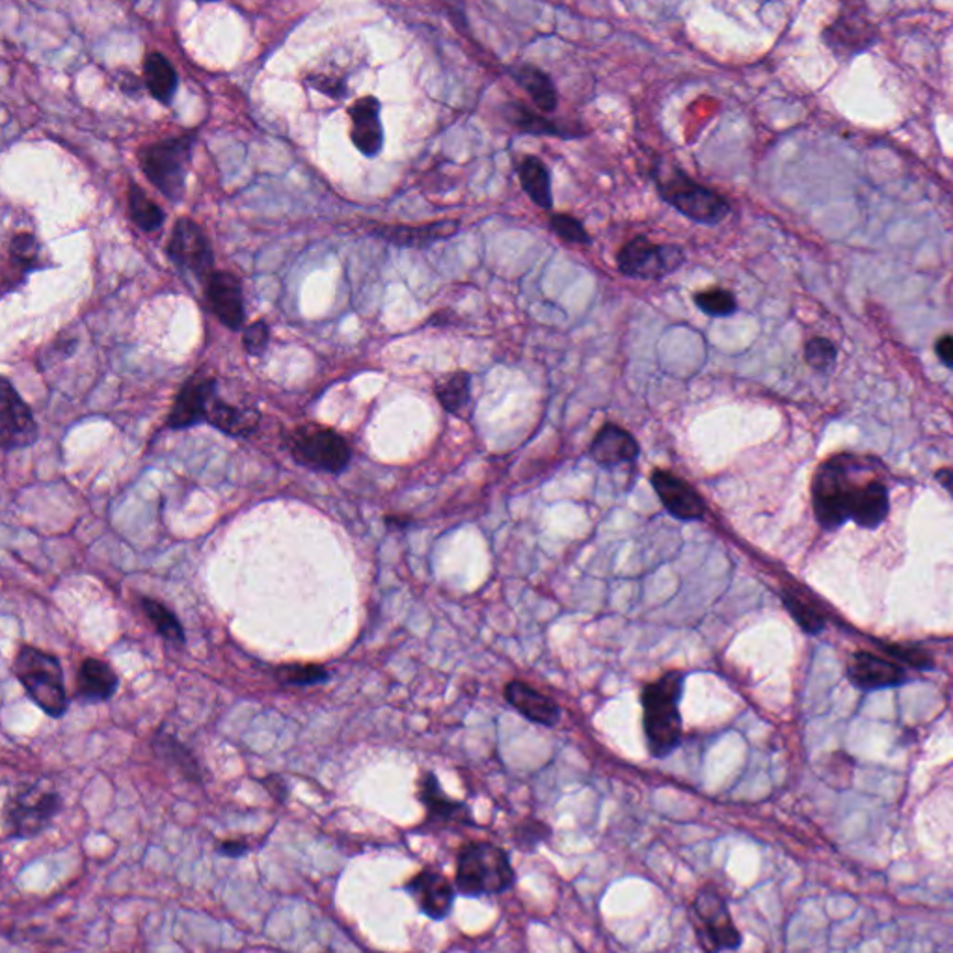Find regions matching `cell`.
<instances>
[{
  "instance_id": "obj_35",
  "label": "cell",
  "mask_w": 953,
  "mask_h": 953,
  "mask_svg": "<svg viewBox=\"0 0 953 953\" xmlns=\"http://www.w3.org/2000/svg\"><path fill=\"white\" fill-rule=\"evenodd\" d=\"M695 304L704 315L710 317H730L738 310L734 293L721 288L707 289L695 294Z\"/></svg>"
},
{
  "instance_id": "obj_23",
  "label": "cell",
  "mask_w": 953,
  "mask_h": 953,
  "mask_svg": "<svg viewBox=\"0 0 953 953\" xmlns=\"http://www.w3.org/2000/svg\"><path fill=\"white\" fill-rule=\"evenodd\" d=\"M458 228L461 226L455 220H445L426 226H382L377 229V235L397 247L426 248L438 240L451 239Z\"/></svg>"
},
{
  "instance_id": "obj_33",
  "label": "cell",
  "mask_w": 953,
  "mask_h": 953,
  "mask_svg": "<svg viewBox=\"0 0 953 953\" xmlns=\"http://www.w3.org/2000/svg\"><path fill=\"white\" fill-rule=\"evenodd\" d=\"M129 213H131L132 223L137 224L144 231H155L161 228L164 223V213L161 207L148 198V194L140 188L139 185L131 183L129 186Z\"/></svg>"
},
{
  "instance_id": "obj_42",
  "label": "cell",
  "mask_w": 953,
  "mask_h": 953,
  "mask_svg": "<svg viewBox=\"0 0 953 953\" xmlns=\"http://www.w3.org/2000/svg\"><path fill=\"white\" fill-rule=\"evenodd\" d=\"M936 354L944 366L953 367V336H944L936 342Z\"/></svg>"
},
{
  "instance_id": "obj_43",
  "label": "cell",
  "mask_w": 953,
  "mask_h": 953,
  "mask_svg": "<svg viewBox=\"0 0 953 953\" xmlns=\"http://www.w3.org/2000/svg\"><path fill=\"white\" fill-rule=\"evenodd\" d=\"M248 847L239 842V840H229V842H224L223 844V853L224 855H228V857H240V855H245L247 853Z\"/></svg>"
},
{
  "instance_id": "obj_8",
  "label": "cell",
  "mask_w": 953,
  "mask_h": 953,
  "mask_svg": "<svg viewBox=\"0 0 953 953\" xmlns=\"http://www.w3.org/2000/svg\"><path fill=\"white\" fill-rule=\"evenodd\" d=\"M691 909L693 928L704 953H721L739 947L741 935L732 922L725 898L715 888H702Z\"/></svg>"
},
{
  "instance_id": "obj_38",
  "label": "cell",
  "mask_w": 953,
  "mask_h": 953,
  "mask_svg": "<svg viewBox=\"0 0 953 953\" xmlns=\"http://www.w3.org/2000/svg\"><path fill=\"white\" fill-rule=\"evenodd\" d=\"M550 834L552 829L548 827L546 823L528 820L515 829L512 840L516 846L520 847V852H534L544 840L550 838Z\"/></svg>"
},
{
  "instance_id": "obj_2",
  "label": "cell",
  "mask_w": 953,
  "mask_h": 953,
  "mask_svg": "<svg viewBox=\"0 0 953 953\" xmlns=\"http://www.w3.org/2000/svg\"><path fill=\"white\" fill-rule=\"evenodd\" d=\"M516 874L505 849L490 842H472L456 858V890L468 898L498 896L515 885Z\"/></svg>"
},
{
  "instance_id": "obj_26",
  "label": "cell",
  "mask_w": 953,
  "mask_h": 953,
  "mask_svg": "<svg viewBox=\"0 0 953 953\" xmlns=\"http://www.w3.org/2000/svg\"><path fill=\"white\" fill-rule=\"evenodd\" d=\"M518 177L523 193L528 194L534 205H539L540 209H552V175L539 156H526L518 164Z\"/></svg>"
},
{
  "instance_id": "obj_13",
  "label": "cell",
  "mask_w": 953,
  "mask_h": 953,
  "mask_svg": "<svg viewBox=\"0 0 953 953\" xmlns=\"http://www.w3.org/2000/svg\"><path fill=\"white\" fill-rule=\"evenodd\" d=\"M216 382L213 378L193 377L183 385L170 410L166 426L169 429H188L205 421L210 401L215 397Z\"/></svg>"
},
{
  "instance_id": "obj_6",
  "label": "cell",
  "mask_w": 953,
  "mask_h": 953,
  "mask_svg": "<svg viewBox=\"0 0 953 953\" xmlns=\"http://www.w3.org/2000/svg\"><path fill=\"white\" fill-rule=\"evenodd\" d=\"M193 137L162 140L140 151V166L148 180L169 199H180L185 193L186 164Z\"/></svg>"
},
{
  "instance_id": "obj_18",
  "label": "cell",
  "mask_w": 953,
  "mask_h": 953,
  "mask_svg": "<svg viewBox=\"0 0 953 953\" xmlns=\"http://www.w3.org/2000/svg\"><path fill=\"white\" fill-rule=\"evenodd\" d=\"M876 40V29L860 13H840L825 31V42L838 56H853Z\"/></svg>"
},
{
  "instance_id": "obj_39",
  "label": "cell",
  "mask_w": 953,
  "mask_h": 953,
  "mask_svg": "<svg viewBox=\"0 0 953 953\" xmlns=\"http://www.w3.org/2000/svg\"><path fill=\"white\" fill-rule=\"evenodd\" d=\"M804 356L810 366L814 367L815 371H829L834 366L836 360V348L833 343L823 337H814L806 343Z\"/></svg>"
},
{
  "instance_id": "obj_21",
  "label": "cell",
  "mask_w": 953,
  "mask_h": 953,
  "mask_svg": "<svg viewBox=\"0 0 953 953\" xmlns=\"http://www.w3.org/2000/svg\"><path fill=\"white\" fill-rule=\"evenodd\" d=\"M505 698L526 719L539 723V725L553 726L561 717L557 704L550 696L542 695L531 685L518 682V680H512L505 687Z\"/></svg>"
},
{
  "instance_id": "obj_32",
  "label": "cell",
  "mask_w": 953,
  "mask_h": 953,
  "mask_svg": "<svg viewBox=\"0 0 953 953\" xmlns=\"http://www.w3.org/2000/svg\"><path fill=\"white\" fill-rule=\"evenodd\" d=\"M140 607L159 636L164 637L169 642H174L177 647L185 645V630L181 626L180 618L175 617V613L166 604L142 596Z\"/></svg>"
},
{
  "instance_id": "obj_3",
  "label": "cell",
  "mask_w": 953,
  "mask_h": 953,
  "mask_svg": "<svg viewBox=\"0 0 953 953\" xmlns=\"http://www.w3.org/2000/svg\"><path fill=\"white\" fill-rule=\"evenodd\" d=\"M12 671L26 695L48 717L58 719L66 714L69 701L64 685V671L56 656L24 645L15 653Z\"/></svg>"
},
{
  "instance_id": "obj_5",
  "label": "cell",
  "mask_w": 953,
  "mask_h": 953,
  "mask_svg": "<svg viewBox=\"0 0 953 953\" xmlns=\"http://www.w3.org/2000/svg\"><path fill=\"white\" fill-rule=\"evenodd\" d=\"M289 451L304 468L323 474H342L353 458L347 440L331 426L302 425L289 436Z\"/></svg>"
},
{
  "instance_id": "obj_40",
  "label": "cell",
  "mask_w": 953,
  "mask_h": 953,
  "mask_svg": "<svg viewBox=\"0 0 953 953\" xmlns=\"http://www.w3.org/2000/svg\"><path fill=\"white\" fill-rule=\"evenodd\" d=\"M550 223H552L553 231L566 242H574V245H588L591 242V235H588L587 229L574 216L559 213V215L552 216Z\"/></svg>"
},
{
  "instance_id": "obj_7",
  "label": "cell",
  "mask_w": 953,
  "mask_h": 953,
  "mask_svg": "<svg viewBox=\"0 0 953 953\" xmlns=\"http://www.w3.org/2000/svg\"><path fill=\"white\" fill-rule=\"evenodd\" d=\"M847 456H838L817 469L814 480V509L817 522L825 529L840 528L849 520V498L855 483L849 475Z\"/></svg>"
},
{
  "instance_id": "obj_17",
  "label": "cell",
  "mask_w": 953,
  "mask_h": 953,
  "mask_svg": "<svg viewBox=\"0 0 953 953\" xmlns=\"http://www.w3.org/2000/svg\"><path fill=\"white\" fill-rule=\"evenodd\" d=\"M353 129L350 139L366 156H377L385 145V127L380 121V102L377 97H361L348 110Z\"/></svg>"
},
{
  "instance_id": "obj_15",
  "label": "cell",
  "mask_w": 953,
  "mask_h": 953,
  "mask_svg": "<svg viewBox=\"0 0 953 953\" xmlns=\"http://www.w3.org/2000/svg\"><path fill=\"white\" fill-rule=\"evenodd\" d=\"M407 892L414 898L420 911L432 920L450 917L455 903V888L440 871L423 869L407 885Z\"/></svg>"
},
{
  "instance_id": "obj_41",
  "label": "cell",
  "mask_w": 953,
  "mask_h": 953,
  "mask_svg": "<svg viewBox=\"0 0 953 953\" xmlns=\"http://www.w3.org/2000/svg\"><path fill=\"white\" fill-rule=\"evenodd\" d=\"M269 326L263 323V321H258V323L250 324L245 334H242V345H245V350L248 354H253V356H259V354L264 353V348L269 345Z\"/></svg>"
},
{
  "instance_id": "obj_20",
  "label": "cell",
  "mask_w": 953,
  "mask_h": 953,
  "mask_svg": "<svg viewBox=\"0 0 953 953\" xmlns=\"http://www.w3.org/2000/svg\"><path fill=\"white\" fill-rule=\"evenodd\" d=\"M588 455L604 468H615L624 462L636 461L639 456V444L622 426L606 423L594 436Z\"/></svg>"
},
{
  "instance_id": "obj_10",
  "label": "cell",
  "mask_w": 953,
  "mask_h": 953,
  "mask_svg": "<svg viewBox=\"0 0 953 953\" xmlns=\"http://www.w3.org/2000/svg\"><path fill=\"white\" fill-rule=\"evenodd\" d=\"M61 810L58 793L47 788L31 786L13 798L7 823L15 838H31L42 833Z\"/></svg>"
},
{
  "instance_id": "obj_34",
  "label": "cell",
  "mask_w": 953,
  "mask_h": 953,
  "mask_svg": "<svg viewBox=\"0 0 953 953\" xmlns=\"http://www.w3.org/2000/svg\"><path fill=\"white\" fill-rule=\"evenodd\" d=\"M277 678L283 685H294V687H306V685H317L326 682L331 678V671L323 665L307 663V665H283L277 671Z\"/></svg>"
},
{
  "instance_id": "obj_14",
  "label": "cell",
  "mask_w": 953,
  "mask_h": 953,
  "mask_svg": "<svg viewBox=\"0 0 953 953\" xmlns=\"http://www.w3.org/2000/svg\"><path fill=\"white\" fill-rule=\"evenodd\" d=\"M652 485L656 494L660 496L661 503L669 510V515L678 520L691 522V520H701L706 515V505L698 492L676 475L658 469L652 474Z\"/></svg>"
},
{
  "instance_id": "obj_25",
  "label": "cell",
  "mask_w": 953,
  "mask_h": 953,
  "mask_svg": "<svg viewBox=\"0 0 953 953\" xmlns=\"http://www.w3.org/2000/svg\"><path fill=\"white\" fill-rule=\"evenodd\" d=\"M205 421L229 436H248L258 426L259 412L256 408L234 407L215 396L210 401Z\"/></svg>"
},
{
  "instance_id": "obj_12",
  "label": "cell",
  "mask_w": 953,
  "mask_h": 953,
  "mask_svg": "<svg viewBox=\"0 0 953 953\" xmlns=\"http://www.w3.org/2000/svg\"><path fill=\"white\" fill-rule=\"evenodd\" d=\"M166 252L180 269L191 270L196 277L209 278L215 272L209 239L191 218H180L175 223Z\"/></svg>"
},
{
  "instance_id": "obj_16",
  "label": "cell",
  "mask_w": 953,
  "mask_h": 953,
  "mask_svg": "<svg viewBox=\"0 0 953 953\" xmlns=\"http://www.w3.org/2000/svg\"><path fill=\"white\" fill-rule=\"evenodd\" d=\"M207 302L220 323L239 331L245 321V302L240 282L229 272H213L207 278Z\"/></svg>"
},
{
  "instance_id": "obj_30",
  "label": "cell",
  "mask_w": 953,
  "mask_h": 953,
  "mask_svg": "<svg viewBox=\"0 0 953 953\" xmlns=\"http://www.w3.org/2000/svg\"><path fill=\"white\" fill-rule=\"evenodd\" d=\"M507 118L518 131L534 134V137H561V139H572L574 134L566 131L555 121L548 120L544 116L537 115L531 108L526 107L523 102H509L507 107Z\"/></svg>"
},
{
  "instance_id": "obj_24",
  "label": "cell",
  "mask_w": 953,
  "mask_h": 953,
  "mask_svg": "<svg viewBox=\"0 0 953 953\" xmlns=\"http://www.w3.org/2000/svg\"><path fill=\"white\" fill-rule=\"evenodd\" d=\"M120 678L105 661L88 658L77 671V696L85 702H105L115 695Z\"/></svg>"
},
{
  "instance_id": "obj_36",
  "label": "cell",
  "mask_w": 953,
  "mask_h": 953,
  "mask_svg": "<svg viewBox=\"0 0 953 953\" xmlns=\"http://www.w3.org/2000/svg\"><path fill=\"white\" fill-rule=\"evenodd\" d=\"M782 598H784L786 609L792 613L795 622H798L804 631H809V633H820V631L823 630L825 620H823L822 615H820V611H817L812 604L804 600L803 596H799L798 593H792V591H786Z\"/></svg>"
},
{
  "instance_id": "obj_4",
  "label": "cell",
  "mask_w": 953,
  "mask_h": 953,
  "mask_svg": "<svg viewBox=\"0 0 953 953\" xmlns=\"http://www.w3.org/2000/svg\"><path fill=\"white\" fill-rule=\"evenodd\" d=\"M656 183L661 198L693 223L717 226L730 213V205L723 196L691 180L682 170L658 175Z\"/></svg>"
},
{
  "instance_id": "obj_9",
  "label": "cell",
  "mask_w": 953,
  "mask_h": 953,
  "mask_svg": "<svg viewBox=\"0 0 953 953\" xmlns=\"http://www.w3.org/2000/svg\"><path fill=\"white\" fill-rule=\"evenodd\" d=\"M685 256L676 245H656L645 235L626 242L617 256L618 270L636 280H663L684 264Z\"/></svg>"
},
{
  "instance_id": "obj_29",
  "label": "cell",
  "mask_w": 953,
  "mask_h": 953,
  "mask_svg": "<svg viewBox=\"0 0 953 953\" xmlns=\"http://www.w3.org/2000/svg\"><path fill=\"white\" fill-rule=\"evenodd\" d=\"M145 85L156 101L169 105L177 90V73L166 56L150 53L144 61Z\"/></svg>"
},
{
  "instance_id": "obj_22",
  "label": "cell",
  "mask_w": 953,
  "mask_h": 953,
  "mask_svg": "<svg viewBox=\"0 0 953 953\" xmlns=\"http://www.w3.org/2000/svg\"><path fill=\"white\" fill-rule=\"evenodd\" d=\"M888 492L881 480H868L853 488L849 518L860 528L874 529L887 518Z\"/></svg>"
},
{
  "instance_id": "obj_37",
  "label": "cell",
  "mask_w": 953,
  "mask_h": 953,
  "mask_svg": "<svg viewBox=\"0 0 953 953\" xmlns=\"http://www.w3.org/2000/svg\"><path fill=\"white\" fill-rule=\"evenodd\" d=\"M12 269L18 272H29L37 261V242L31 234H19L12 239L10 248Z\"/></svg>"
},
{
  "instance_id": "obj_1",
  "label": "cell",
  "mask_w": 953,
  "mask_h": 953,
  "mask_svg": "<svg viewBox=\"0 0 953 953\" xmlns=\"http://www.w3.org/2000/svg\"><path fill=\"white\" fill-rule=\"evenodd\" d=\"M684 691V674L667 672L663 676L648 684L642 693V710H645V734H647L648 750L653 758H665L676 749L682 738V717H680V698Z\"/></svg>"
},
{
  "instance_id": "obj_19",
  "label": "cell",
  "mask_w": 953,
  "mask_h": 953,
  "mask_svg": "<svg viewBox=\"0 0 953 953\" xmlns=\"http://www.w3.org/2000/svg\"><path fill=\"white\" fill-rule=\"evenodd\" d=\"M847 674L853 685L863 691L885 690L906 682V672L900 665L868 652L853 656Z\"/></svg>"
},
{
  "instance_id": "obj_11",
  "label": "cell",
  "mask_w": 953,
  "mask_h": 953,
  "mask_svg": "<svg viewBox=\"0 0 953 953\" xmlns=\"http://www.w3.org/2000/svg\"><path fill=\"white\" fill-rule=\"evenodd\" d=\"M37 440V423L29 404L8 378L0 382V444L2 451L23 450Z\"/></svg>"
},
{
  "instance_id": "obj_31",
  "label": "cell",
  "mask_w": 953,
  "mask_h": 953,
  "mask_svg": "<svg viewBox=\"0 0 953 953\" xmlns=\"http://www.w3.org/2000/svg\"><path fill=\"white\" fill-rule=\"evenodd\" d=\"M436 397L445 412L466 418L472 404V378L468 372H455L442 380L436 388Z\"/></svg>"
},
{
  "instance_id": "obj_28",
  "label": "cell",
  "mask_w": 953,
  "mask_h": 953,
  "mask_svg": "<svg viewBox=\"0 0 953 953\" xmlns=\"http://www.w3.org/2000/svg\"><path fill=\"white\" fill-rule=\"evenodd\" d=\"M516 83L522 86L523 90L528 91L531 101L542 110V112H553L557 108V90L553 85L552 78L548 73L542 72L537 66L531 64H522L515 67Z\"/></svg>"
},
{
  "instance_id": "obj_44",
  "label": "cell",
  "mask_w": 953,
  "mask_h": 953,
  "mask_svg": "<svg viewBox=\"0 0 953 953\" xmlns=\"http://www.w3.org/2000/svg\"><path fill=\"white\" fill-rule=\"evenodd\" d=\"M936 479L941 480L942 486L946 488L947 492L953 496V472L952 469H942L936 474Z\"/></svg>"
},
{
  "instance_id": "obj_27",
  "label": "cell",
  "mask_w": 953,
  "mask_h": 953,
  "mask_svg": "<svg viewBox=\"0 0 953 953\" xmlns=\"http://www.w3.org/2000/svg\"><path fill=\"white\" fill-rule=\"evenodd\" d=\"M420 798L429 810L431 817H436L440 822H468V810L462 803H456L453 799L447 798L438 780L432 773L423 775L420 782Z\"/></svg>"
}]
</instances>
